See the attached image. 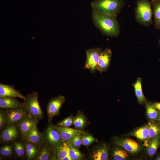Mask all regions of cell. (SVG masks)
Returning a JSON list of instances; mask_svg holds the SVG:
<instances>
[{"label":"cell","instance_id":"6da1fadb","mask_svg":"<svg viewBox=\"0 0 160 160\" xmlns=\"http://www.w3.org/2000/svg\"><path fill=\"white\" fill-rule=\"evenodd\" d=\"M91 15L94 25L103 35L111 37L119 35L120 31L117 16L92 12Z\"/></svg>","mask_w":160,"mask_h":160},{"label":"cell","instance_id":"7a4b0ae2","mask_svg":"<svg viewBox=\"0 0 160 160\" xmlns=\"http://www.w3.org/2000/svg\"><path fill=\"white\" fill-rule=\"evenodd\" d=\"M123 4L122 0H95L90 5L92 12L117 16Z\"/></svg>","mask_w":160,"mask_h":160},{"label":"cell","instance_id":"3957f363","mask_svg":"<svg viewBox=\"0 0 160 160\" xmlns=\"http://www.w3.org/2000/svg\"><path fill=\"white\" fill-rule=\"evenodd\" d=\"M135 12L136 20L138 23L146 26L152 24L153 11L150 1L148 0H138Z\"/></svg>","mask_w":160,"mask_h":160},{"label":"cell","instance_id":"277c9868","mask_svg":"<svg viewBox=\"0 0 160 160\" xmlns=\"http://www.w3.org/2000/svg\"><path fill=\"white\" fill-rule=\"evenodd\" d=\"M25 97L23 103L28 115L38 120L42 119L44 114L38 101V92L34 91L27 94Z\"/></svg>","mask_w":160,"mask_h":160},{"label":"cell","instance_id":"5b68a950","mask_svg":"<svg viewBox=\"0 0 160 160\" xmlns=\"http://www.w3.org/2000/svg\"><path fill=\"white\" fill-rule=\"evenodd\" d=\"M44 143L54 151L60 144L62 140L55 126L50 125L43 133Z\"/></svg>","mask_w":160,"mask_h":160},{"label":"cell","instance_id":"8992f818","mask_svg":"<svg viewBox=\"0 0 160 160\" xmlns=\"http://www.w3.org/2000/svg\"><path fill=\"white\" fill-rule=\"evenodd\" d=\"M102 50L100 47H93L86 50L84 68L88 69L92 73H94L97 70L99 55Z\"/></svg>","mask_w":160,"mask_h":160},{"label":"cell","instance_id":"52a82bcc","mask_svg":"<svg viewBox=\"0 0 160 160\" xmlns=\"http://www.w3.org/2000/svg\"><path fill=\"white\" fill-rule=\"evenodd\" d=\"M65 100L63 96L60 95L52 98L49 100L46 109L49 121L51 120L55 116L58 115L60 109L64 103Z\"/></svg>","mask_w":160,"mask_h":160},{"label":"cell","instance_id":"ba28073f","mask_svg":"<svg viewBox=\"0 0 160 160\" xmlns=\"http://www.w3.org/2000/svg\"><path fill=\"white\" fill-rule=\"evenodd\" d=\"M38 121L30 117L28 113L16 123L24 137L31 129L36 126Z\"/></svg>","mask_w":160,"mask_h":160},{"label":"cell","instance_id":"9c48e42d","mask_svg":"<svg viewBox=\"0 0 160 160\" xmlns=\"http://www.w3.org/2000/svg\"><path fill=\"white\" fill-rule=\"evenodd\" d=\"M62 140L67 143H70L72 138L75 136L78 135H84V132L79 129L70 128L60 126H55Z\"/></svg>","mask_w":160,"mask_h":160},{"label":"cell","instance_id":"30bf717a","mask_svg":"<svg viewBox=\"0 0 160 160\" xmlns=\"http://www.w3.org/2000/svg\"><path fill=\"white\" fill-rule=\"evenodd\" d=\"M112 55V51L109 48H105L101 52L97 67V70L100 73L106 71L108 69Z\"/></svg>","mask_w":160,"mask_h":160},{"label":"cell","instance_id":"8fae6325","mask_svg":"<svg viewBox=\"0 0 160 160\" xmlns=\"http://www.w3.org/2000/svg\"><path fill=\"white\" fill-rule=\"evenodd\" d=\"M114 143L132 153H137L141 149L140 145L138 143L129 138L116 139Z\"/></svg>","mask_w":160,"mask_h":160},{"label":"cell","instance_id":"7c38bea8","mask_svg":"<svg viewBox=\"0 0 160 160\" xmlns=\"http://www.w3.org/2000/svg\"><path fill=\"white\" fill-rule=\"evenodd\" d=\"M28 112L25 107L11 109L7 112L5 124L7 126L17 122L26 115Z\"/></svg>","mask_w":160,"mask_h":160},{"label":"cell","instance_id":"4fadbf2b","mask_svg":"<svg viewBox=\"0 0 160 160\" xmlns=\"http://www.w3.org/2000/svg\"><path fill=\"white\" fill-rule=\"evenodd\" d=\"M18 132L14 124L7 126L1 132V142H9L13 141L18 137Z\"/></svg>","mask_w":160,"mask_h":160},{"label":"cell","instance_id":"5bb4252c","mask_svg":"<svg viewBox=\"0 0 160 160\" xmlns=\"http://www.w3.org/2000/svg\"><path fill=\"white\" fill-rule=\"evenodd\" d=\"M23 137L25 140L31 142L39 147L44 143L43 133L39 131L36 126L31 129Z\"/></svg>","mask_w":160,"mask_h":160},{"label":"cell","instance_id":"9a60e30c","mask_svg":"<svg viewBox=\"0 0 160 160\" xmlns=\"http://www.w3.org/2000/svg\"><path fill=\"white\" fill-rule=\"evenodd\" d=\"M15 98L8 96L0 97V108L16 109L24 107L23 102L19 101Z\"/></svg>","mask_w":160,"mask_h":160},{"label":"cell","instance_id":"2e32d148","mask_svg":"<svg viewBox=\"0 0 160 160\" xmlns=\"http://www.w3.org/2000/svg\"><path fill=\"white\" fill-rule=\"evenodd\" d=\"M8 96L19 97L24 100L25 97L12 85L0 83V97Z\"/></svg>","mask_w":160,"mask_h":160},{"label":"cell","instance_id":"e0dca14e","mask_svg":"<svg viewBox=\"0 0 160 160\" xmlns=\"http://www.w3.org/2000/svg\"><path fill=\"white\" fill-rule=\"evenodd\" d=\"M108 147L105 145L96 147L92 153L91 156L94 160H106L108 157Z\"/></svg>","mask_w":160,"mask_h":160},{"label":"cell","instance_id":"ac0fdd59","mask_svg":"<svg viewBox=\"0 0 160 160\" xmlns=\"http://www.w3.org/2000/svg\"><path fill=\"white\" fill-rule=\"evenodd\" d=\"M54 159L63 160L67 155L69 154V146L67 143L62 140L58 146L53 151Z\"/></svg>","mask_w":160,"mask_h":160},{"label":"cell","instance_id":"d6986e66","mask_svg":"<svg viewBox=\"0 0 160 160\" xmlns=\"http://www.w3.org/2000/svg\"><path fill=\"white\" fill-rule=\"evenodd\" d=\"M52 149L45 143L40 148L39 151L34 159L36 160H48L51 156Z\"/></svg>","mask_w":160,"mask_h":160},{"label":"cell","instance_id":"ffe728a7","mask_svg":"<svg viewBox=\"0 0 160 160\" xmlns=\"http://www.w3.org/2000/svg\"><path fill=\"white\" fill-rule=\"evenodd\" d=\"M151 2L154 15L155 28L160 30V0H152Z\"/></svg>","mask_w":160,"mask_h":160},{"label":"cell","instance_id":"44dd1931","mask_svg":"<svg viewBox=\"0 0 160 160\" xmlns=\"http://www.w3.org/2000/svg\"><path fill=\"white\" fill-rule=\"evenodd\" d=\"M25 142L27 159L30 160L34 159L37 154L40 147L26 140Z\"/></svg>","mask_w":160,"mask_h":160},{"label":"cell","instance_id":"7402d4cb","mask_svg":"<svg viewBox=\"0 0 160 160\" xmlns=\"http://www.w3.org/2000/svg\"><path fill=\"white\" fill-rule=\"evenodd\" d=\"M135 95L138 101L140 104L146 101V98L144 96L142 88V79L138 78L134 84Z\"/></svg>","mask_w":160,"mask_h":160},{"label":"cell","instance_id":"603a6c76","mask_svg":"<svg viewBox=\"0 0 160 160\" xmlns=\"http://www.w3.org/2000/svg\"><path fill=\"white\" fill-rule=\"evenodd\" d=\"M131 135L140 140L147 139L149 135L148 125L140 128L132 133Z\"/></svg>","mask_w":160,"mask_h":160},{"label":"cell","instance_id":"cb8c5ba5","mask_svg":"<svg viewBox=\"0 0 160 160\" xmlns=\"http://www.w3.org/2000/svg\"><path fill=\"white\" fill-rule=\"evenodd\" d=\"M160 145V136L158 135L149 143L147 149V153L148 155L150 156L154 155Z\"/></svg>","mask_w":160,"mask_h":160},{"label":"cell","instance_id":"d4e9b609","mask_svg":"<svg viewBox=\"0 0 160 160\" xmlns=\"http://www.w3.org/2000/svg\"><path fill=\"white\" fill-rule=\"evenodd\" d=\"M149 135L147 139V144L160 133V127L157 124L152 122H149L148 124Z\"/></svg>","mask_w":160,"mask_h":160},{"label":"cell","instance_id":"484cf974","mask_svg":"<svg viewBox=\"0 0 160 160\" xmlns=\"http://www.w3.org/2000/svg\"><path fill=\"white\" fill-rule=\"evenodd\" d=\"M146 108L147 115L149 119L153 120L158 119L159 117V113L152 104L146 103Z\"/></svg>","mask_w":160,"mask_h":160},{"label":"cell","instance_id":"4316f807","mask_svg":"<svg viewBox=\"0 0 160 160\" xmlns=\"http://www.w3.org/2000/svg\"><path fill=\"white\" fill-rule=\"evenodd\" d=\"M87 124V120L84 116L79 112L74 119L73 124L74 127L77 129H82L86 126Z\"/></svg>","mask_w":160,"mask_h":160},{"label":"cell","instance_id":"83f0119b","mask_svg":"<svg viewBox=\"0 0 160 160\" xmlns=\"http://www.w3.org/2000/svg\"><path fill=\"white\" fill-rule=\"evenodd\" d=\"M69 148V153L72 160H79L82 159L83 156L81 152L77 148L71 143H68Z\"/></svg>","mask_w":160,"mask_h":160},{"label":"cell","instance_id":"f1b7e54d","mask_svg":"<svg viewBox=\"0 0 160 160\" xmlns=\"http://www.w3.org/2000/svg\"><path fill=\"white\" fill-rule=\"evenodd\" d=\"M14 146L16 155L19 157H23L26 152L25 144L21 142L17 141L15 143Z\"/></svg>","mask_w":160,"mask_h":160},{"label":"cell","instance_id":"f546056e","mask_svg":"<svg viewBox=\"0 0 160 160\" xmlns=\"http://www.w3.org/2000/svg\"><path fill=\"white\" fill-rule=\"evenodd\" d=\"M128 153L125 151L119 148L114 151L113 158L115 160H124L128 157Z\"/></svg>","mask_w":160,"mask_h":160},{"label":"cell","instance_id":"4dcf8cb0","mask_svg":"<svg viewBox=\"0 0 160 160\" xmlns=\"http://www.w3.org/2000/svg\"><path fill=\"white\" fill-rule=\"evenodd\" d=\"M74 118L72 114L57 123L58 126L68 127L73 124Z\"/></svg>","mask_w":160,"mask_h":160},{"label":"cell","instance_id":"1f68e13d","mask_svg":"<svg viewBox=\"0 0 160 160\" xmlns=\"http://www.w3.org/2000/svg\"><path fill=\"white\" fill-rule=\"evenodd\" d=\"M82 144L84 146H88L94 142H97V140L90 134L84 135L82 137Z\"/></svg>","mask_w":160,"mask_h":160},{"label":"cell","instance_id":"d6a6232c","mask_svg":"<svg viewBox=\"0 0 160 160\" xmlns=\"http://www.w3.org/2000/svg\"><path fill=\"white\" fill-rule=\"evenodd\" d=\"M0 154L4 156H8L12 153V146L11 145H7L2 147L0 150Z\"/></svg>","mask_w":160,"mask_h":160},{"label":"cell","instance_id":"836d02e7","mask_svg":"<svg viewBox=\"0 0 160 160\" xmlns=\"http://www.w3.org/2000/svg\"><path fill=\"white\" fill-rule=\"evenodd\" d=\"M83 136L80 135L75 136L71 139L70 143L76 148H79L82 144V137Z\"/></svg>","mask_w":160,"mask_h":160},{"label":"cell","instance_id":"e575fe53","mask_svg":"<svg viewBox=\"0 0 160 160\" xmlns=\"http://www.w3.org/2000/svg\"><path fill=\"white\" fill-rule=\"evenodd\" d=\"M6 115L4 111L2 110L0 111V128L1 129L6 123Z\"/></svg>","mask_w":160,"mask_h":160},{"label":"cell","instance_id":"d590c367","mask_svg":"<svg viewBox=\"0 0 160 160\" xmlns=\"http://www.w3.org/2000/svg\"><path fill=\"white\" fill-rule=\"evenodd\" d=\"M152 104L156 109L160 111V103L156 102Z\"/></svg>","mask_w":160,"mask_h":160},{"label":"cell","instance_id":"8d00e7d4","mask_svg":"<svg viewBox=\"0 0 160 160\" xmlns=\"http://www.w3.org/2000/svg\"><path fill=\"white\" fill-rule=\"evenodd\" d=\"M63 160H72L69 154L67 155L65 157Z\"/></svg>","mask_w":160,"mask_h":160},{"label":"cell","instance_id":"74e56055","mask_svg":"<svg viewBox=\"0 0 160 160\" xmlns=\"http://www.w3.org/2000/svg\"><path fill=\"white\" fill-rule=\"evenodd\" d=\"M156 160H160V155L158 156L156 158Z\"/></svg>","mask_w":160,"mask_h":160},{"label":"cell","instance_id":"f35d334b","mask_svg":"<svg viewBox=\"0 0 160 160\" xmlns=\"http://www.w3.org/2000/svg\"><path fill=\"white\" fill-rule=\"evenodd\" d=\"M158 120L160 121V112L159 113V117Z\"/></svg>","mask_w":160,"mask_h":160},{"label":"cell","instance_id":"ab89813d","mask_svg":"<svg viewBox=\"0 0 160 160\" xmlns=\"http://www.w3.org/2000/svg\"><path fill=\"white\" fill-rule=\"evenodd\" d=\"M159 44H160V39L159 40Z\"/></svg>","mask_w":160,"mask_h":160}]
</instances>
